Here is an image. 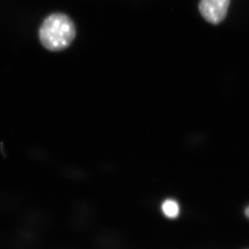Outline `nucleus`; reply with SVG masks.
<instances>
[{
  "mask_svg": "<svg viewBox=\"0 0 249 249\" xmlns=\"http://www.w3.org/2000/svg\"><path fill=\"white\" fill-rule=\"evenodd\" d=\"M245 214L247 217L249 218V206L245 210Z\"/></svg>",
  "mask_w": 249,
  "mask_h": 249,
  "instance_id": "423d86ee",
  "label": "nucleus"
},
{
  "mask_svg": "<svg viewBox=\"0 0 249 249\" xmlns=\"http://www.w3.org/2000/svg\"><path fill=\"white\" fill-rule=\"evenodd\" d=\"M28 155L32 160L38 161H47L50 159L48 152L40 147L33 146L28 150Z\"/></svg>",
  "mask_w": 249,
  "mask_h": 249,
  "instance_id": "20e7f679",
  "label": "nucleus"
},
{
  "mask_svg": "<svg viewBox=\"0 0 249 249\" xmlns=\"http://www.w3.org/2000/svg\"><path fill=\"white\" fill-rule=\"evenodd\" d=\"M62 174L65 178L71 180H76V181L84 179L85 177L84 173L82 170L73 166H68L64 168Z\"/></svg>",
  "mask_w": 249,
  "mask_h": 249,
  "instance_id": "39448f33",
  "label": "nucleus"
},
{
  "mask_svg": "<svg viewBox=\"0 0 249 249\" xmlns=\"http://www.w3.org/2000/svg\"><path fill=\"white\" fill-rule=\"evenodd\" d=\"M162 212L170 219H175L178 217L179 214V206L176 201L173 199H166L163 201L161 206Z\"/></svg>",
  "mask_w": 249,
  "mask_h": 249,
  "instance_id": "7ed1b4c3",
  "label": "nucleus"
},
{
  "mask_svg": "<svg viewBox=\"0 0 249 249\" xmlns=\"http://www.w3.org/2000/svg\"><path fill=\"white\" fill-rule=\"evenodd\" d=\"M76 34V27L71 18L60 13L49 16L39 30L41 44L47 50L55 52L70 47Z\"/></svg>",
  "mask_w": 249,
  "mask_h": 249,
  "instance_id": "f257e3e1",
  "label": "nucleus"
},
{
  "mask_svg": "<svg viewBox=\"0 0 249 249\" xmlns=\"http://www.w3.org/2000/svg\"><path fill=\"white\" fill-rule=\"evenodd\" d=\"M229 5L230 0H201L199 9L207 22L217 24L227 16Z\"/></svg>",
  "mask_w": 249,
  "mask_h": 249,
  "instance_id": "f03ea898",
  "label": "nucleus"
}]
</instances>
